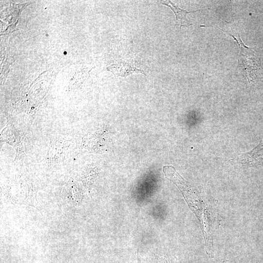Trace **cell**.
<instances>
[{
	"instance_id": "cell-1",
	"label": "cell",
	"mask_w": 263,
	"mask_h": 263,
	"mask_svg": "<svg viewBox=\"0 0 263 263\" xmlns=\"http://www.w3.org/2000/svg\"><path fill=\"white\" fill-rule=\"evenodd\" d=\"M236 41L240 48V56L238 59V66L243 70L244 74L248 79H252L260 70V59L252 48L246 46L241 39L239 34L236 37L234 35L226 33Z\"/></svg>"
},
{
	"instance_id": "cell-2",
	"label": "cell",
	"mask_w": 263,
	"mask_h": 263,
	"mask_svg": "<svg viewBox=\"0 0 263 263\" xmlns=\"http://www.w3.org/2000/svg\"><path fill=\"white\" fill-rule=\"evenodd\" d=\"M71 144L69 141L61 138L52 139L50 144L48 159L54 162L66 159L69 153Z\"/></svg>"
},
{
	"instance_id": "cell-3",
	"label": "cell",
	"mask_w": 263,
	"mask_h": 263,
	"mask_svg": "<svg viewBox=\"0 0 263 263\" xmlns=\"http://www.w3.org/2000/svg\"><path fill=\"white\" fill-rule=\"evenodd\" d=\"M161 3L169 7L173 11L175 16V25L179 26L180 29L182 26L188 28L189 26L192 25L190 21L187 18L188 14L204 10L199 9L188 12L186 10L180 8L170 0L162 1Z\"/></svg>"
},
{
	"instance_id": "cell-4",
	"label": "cell",
	"mask_w": 263,
	"mask_h": 263,
	"mask_svg": "<svg viewBox=\"0 0 263 263\" xmlns=\"http://www.w3.org/2000/svg\"><path fill=\"white\" fill-rule=\"evenodd\" d=\"M103 135L99 132L89 136L83 139V148L91 152L100 153L103 150L101 147L103 146Z\"/></svg>"
},
{
	"instance_id": "cell-5",
	"label": "cell",
	"mask_w": 263,
	"mask_h": 263,
	"mask_svg": "<svg viewBox=\"0 0 263 263\" xmlns=\"http://www.w3.org/2000/svg\"><path fill=\"white\" fill-rule=\"evenodd\" d=\"M113 73L116 75L121 76H125L134 72L141 73L145 75L143 71L139 70L133 66L131 63L125 61H120L114 67L111 66Z\"/></svg>"
},
{
	"instance_id": "cell-6",
	"label": "cell",
	"mask_w": 263,
	"mask_h": 263,
	"mask_svg": "<svg viewBox=\"0 0 263 263\" xmlns=\"http://www.w3.org/2000/svg\"><path fill=\"white\" fill-rule=\"evenodd\" d=\"M1 138L2 141H4L9 144L15 145L16 143H19V137L17 130L11 126L8 125L3 131L1 134Z\"/></svg>"
}]
</instances>
